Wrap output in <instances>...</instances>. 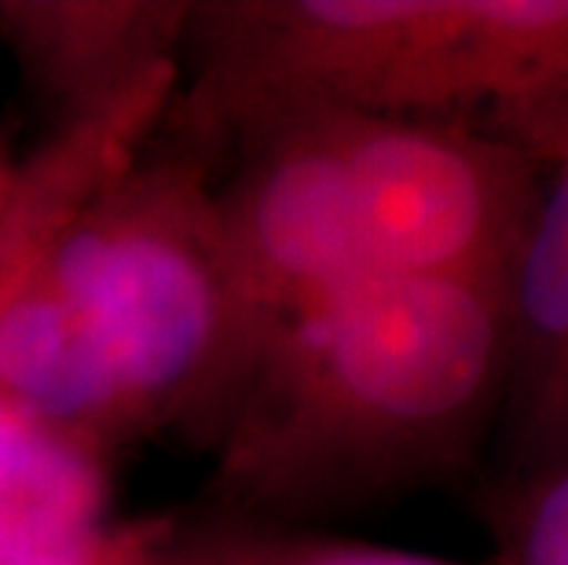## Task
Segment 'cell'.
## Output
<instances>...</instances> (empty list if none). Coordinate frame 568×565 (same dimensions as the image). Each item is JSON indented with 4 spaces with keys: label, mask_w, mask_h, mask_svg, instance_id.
<instances>
[{
    "label": "cell",
    "mask_w": 568,
    "mask_h": 565,
    "mask_svg": "<svg viewBox=\"0 0 568 565\" xmlns=\"http://www.w3.org/2000/svg\"><path fill=\"white\" fill-rule=\"evenodd\" d=\"M510 280L410 275L297 309L213 441L205 503L272 525L458 481L495 434Z\"/></svg>",
    "instance_id": "obj_1"
},
{
    "label": "cell",
    "mask_w": 568,
    "mask_h": 565,
    "mask_svg": "<svg viewBox=\"0 0 568 565\" xmlns=\"http://www.w3.org/2000/svg\"><path fill=\"white\" fill-rule=\"evenodd\" d=\"M162 129L232 151L308 114L466 125L542 173L568 165V0L191 4Z\"/></svg>",
    "instance_id": "obj_2"
},
{
    "label": "cell",
    "mask_w": 568,
    "mask_h": 565,
    "mask_svg": "<svg viewBox=\"0 0 568 565\" xmlns=\"http://www.w3.org/2000/svg\"><path fill=\"white\" fill-rule=\"evenodd\" d=\"M235 151L216 202L272 331L367 283L510 280L547 176L485 132L378 114L294 118Z\"/></svg>",
    "instance_id": "obj_3"
},
{
    "label": "cell",
    "mask_w": 568,
    "mask_h": 565,
    "mask_svg": "<svg viewBox=\"0 0 568 565\" xmlns=\"http://www.w3.org/2000/svg\"><path fill=\"white\" fill-rule=\"evenodd\" d=\"M27 264L63 297L136 437L180 430L213 448L272 327L239 275L210 165L143 154Z\"/></svg>",
    "instance_id": "obj_4"
},
{
    "label": "cell",
    "mask_w": 568,
    "mask_h": 565,
    "mask_svg": "<svg viewBox=\"0 0 568 565\" xmlns=\"http://www.w3.org/2000/svg\"><path fill=\"white\" fill-rule=\"evenodd\" d=\"M499 477L568 466V165L542 184L510 275Z\"/></svg>",
    "instance_id": "obj_5"
},
{
    "label": "cell",
    "mask_w": 568,
    "mask_h": 565,
    "mask_svg": "<svg viewBox=\"0 0 568 565\" xmlns=\"http://www.w3.org/2000/svg\"><path fill=\"white\" fill-rule=\"evenodd\" d=\"M165 522H106L103 455L0 404V565H151Z\"/></svg>",
    "instance_id": "obj_6"
},
{
    "label": "cell",
    "mask_w": 568,
    "mask_h": 565,
    "mask_svg": "<svg viewBox=\"0 0 568 565\" xmlns=\"http://www.w3.org/2000/svg\"><path fill=\"white\" fill-rule=\"evenodd\" d=\"M187 16L191 4L165 0H16L0 4V33L67 122L180 59Z\"/></svg>",
    "instance_id": "obj_7"
},
{
    "label": "cell",
    "mask_w": 568,
    "mask_h": 565,
    "mask_svg": "<svg viewBox=\"0 0 568 565\" xmlns=\"http://www.w3.org/2000/svg\"><path fill=\"white\" fill-rule=\"evenodd\" d=\"M151 565H469L418 551L305 536L272 525L216 522L205 528L165 525Z\"/></svg>",
    "instance_id": "obj_8"
},
{
    "label": "cell",
    "mask_w": 568,
    "mask_h": 565,
    "mask_svg": "<svg viewBox=\"0 0 568 565\" xmlns=\"http://www.w3.org/2000/svg\"><path fill=\"white\" fill-rule=\"evenodd\" d=\"M480 514L495 539L485 565H568V466L491 481Z\"/></svg>",
    "instance_id": "obj_9"
},
{
    "label": "cell",
    "mask_w": 568,
    "mask_h": 565,
    "mask_svg": "<svg viewBox=\"0 0 568 565\" xmlns=\"http://www.w3.org/2000/svg\"><path fill=\"white\" fill-rule=\"evenodd\" d=\"M11 173H16V165H11L4 143H0V213H4V199H8V188H11Z\"/></svg>",
    "instance_id": "obj_10"
}]
</instances>
